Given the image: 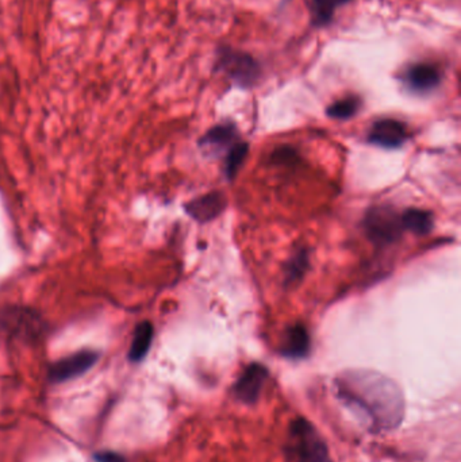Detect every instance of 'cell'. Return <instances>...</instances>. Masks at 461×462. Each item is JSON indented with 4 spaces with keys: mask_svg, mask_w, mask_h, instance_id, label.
<instances>
[{
    "mask_svg": "<svg viewBox=\"0 0 461 462\" xmlns=\"http://www.w3.org/2000/svg\"><path fill=\"white\" fill-rule=\"evenodd\" d=\"M249 146L248 143H236L233 148L229 151L228 159H226V176L228 178L236 177L237 172L241 168L242 162H244L245 157H247Z\"/></svg>",
    "mask_w": 461,
    "mask_h": 462,
    "instance_id": "17",
    "label": "cell"
},
{
    "mask_svg": "<svg viewBox=\"0 0 461 462\" xmlns=\"http://www.w3.org/2000/svg\"><path fill=\"white\" fill-rule=\"evenodd\" d=\"M407 88L417 94H428L441 83V72L436 65L429 62H418L407 68L403 76Z\"/></svg>",
    "mask_w": 461,
    "mask_h": 462,
    "instance_id": "8",
    "label": "cell"
},
{
    "mask_svg": "<svg viewBox=\"0 0 461 462\" xmlns=\"http://www.w3.org/2000/svg\"><path fill=\"white\" fill-rule=\"evenodd\" d=\"M337 385L339 396L358 408L375 429H396L403 421V394L390 378L368 370H353L339 377Z\"/></svg>",
    "mask_w": 461,
    "mask_h": 462,
    "instance_id": "1",
    "label": "cell"
},
{
    "mask_svg": "<svg viewBox=\"0 0 461 462\" xmlns=\"http://www.w3.org/2000/svg\"><path fill=\"white\" fill-rule=\"evenodd\" d=\"M217 68L236 86L250 88L261 76V67L255 57L245 51L222 46L218 50Z\"/></svg>",
    "mask_w": 461,
    "mask_h": 462,
    "instance_id": "3",
    "label": "cell"
},
{
    "mask_svg": "<svg viewBox=\"0 0 461 462\" xmlns=\"http://www.w3.org/2000/svg\"><path fill=\"white\" fill-rule=\"evenodd\" d=\"M310 350V335L303 324L288 327L283 338L280 353L291 359L304 358Z\"/></svg>",
    "mask_w": 461,
    "mask_h": 462,
    "instance_id": "10",
    "label": "cell"
},
{
    "mask_svg": "<svg viewBox=\"0 0 461 462\" xmlns=\"http://www.w3.org/2000/svg\"><path fill=\"white\" fill-rule=\"evenodd\" d=\"M298 151L291 146H282L272 154V161L276 165H294L298 162Z\"/></svg>",
    "mask_w": 461,
    "mask_h": 462,
    "instance_id": "18",
    "label": "cell"
},
{
    "mask_svg": "<svg viewBox=\"0 0 461 462\" xmlns=\"http://www.w3.org/2000/svg\"><path fill=\"white\" fill-rule=\"evenodd\" d=\"M153 326L150 322H142L134 330L133 340H131V351H129V358L133 362L141 361L148 351L153 340Z\"/></svg>",
    "mask_w": 461,
    "mask_h": 462,
    "instance_id": "13",
    "label": "cell"
},
{
    "mask_svg": "<svg viewBox=\"0 0 461 462\" xmlns=\"http://www.w3.org/2000/svg\"><path fill=\"white\" fill-rule=\"evenodd\" d=\"M96 359H98V354L95 351L86 350L72 354L50 367V378L55 383L71 380L91 369L95 365Z\"/></svg>",
    "mask_w": 461,
    "mask_h": 462,
    "instance_id": "6",
    "label": "cell"
},
{
    "mask_svg": "<svg viewBox=\"0 0 461 462\" xmlns=\"http://www.w3.org/2000/svg\"><path fill=\"white\" fill-rule=\"evenodd\" d=\"M267 378L268 369L264 365L258 362L248 365L233 385L234 396L244 404H255L260 397Z\"/></svg>",
    "mask_w": 461,
    "mask_h": 462,
    "instance_id": "5",
    "label": "cell"
},
{
    "mask_svg": "<svg viewBox=\"0 0 461 462\" xmlns=\"http://www.w3.org/2000/svg\"><path fill=\"white\" fill-rule=\"evenodd\" d=\"M285 454L290 462H331L325 440L304 418H296L291 421Z\"/></svg>",
    "mask_w": 461,
    "mask_h": 462,
    "instance_id": "2",
    "label": "cell"
},
{
    "mask_svg": "<svg viewBox=\"0 0 461 462\" xmlns=\"http://www.w3.org/2000/svg\"><path fill=\"white\" fill-rule=\"evenodd\" d=\"M309 269V253L304 249L296 251L285 267V285L298 283Z\"/></svg>",
    "mask_w": 461,
    "mask_h": 462,
    "instance_id": "15",
    "label": "cell"
},
{
    "mask_svg": "<svg viewBox=\"0 0 461 462\" xmlns=\"http://www.w3.org/2000/svg\"><path fill=\"white\" fill-rule=\"evenodd\" d=\"M349 2L350 0H310L309 10L312 26H328L333 21L337 8Z\"/></svg>",
    "mask_w": 461,
    "mask_h": 462,
    "instance_id": "12",
    "label": "cell"
},
{
    "mask_svg": "<svg viewBox=\"0 0 461 462\" xmlns=\"http://www.w3.org/2000/svg\"><path fill=\"white\" fill-rule=\"evenodd\" d=\"M361 107V100L360 97L357 96H349L345 97V99L337 100L333 104L329 105L328 116L333 119H345L352 118L357 113V111L360 110Z\"/></svg>",
    "mask_w": 461,
    "mask_h": 462,
    "instance_id": "16",
    "label": "cell"
},
{
    "mask_svg": "<svg viewBox=\"0 0 461 462\" xmlns=\"http://www.w3.org/2000/svg\"><path fill=\"white\" fill-rule=\"evenodd\" d=\"M225 207V195L221 192H210V194L196 197L193 202L185 204V211L196 221L210 222L221 215Z\"/></svg>",
    "mask_w": 461,
    "mask_h": 462,
    "instance_id": "9",
    "label": "cell"
},
{
    "mask_svg": "<svg viewBox=\"0 0 461 462\" xmlns=\"http://www.w3.org/2000/svg\"><path fill=\"white\" fill-rule=\"evenodd\" d=\"M237 138L239 134H237L236 126L231 123H222L210 129L202 138L201 145L203 148L222 149L223 146L234 143Z\"/></svg>",
    "mask_w": 461,
    "mask_h": 462,
    "instance_id": "14",
    "label": "cell"
},
{
    "mask_svg": "<svg viewBox=\"0 0 461 462\" xmlns=\"http://www.w3.org/2000/svg\"><path fill=\"white\" fill-rule=\"evenodd\" d=\"M402 226L407 231L417 235H426L431 231L434 226V219L431 213L418 208H410L401 215Z\"/></svg>",
    "mask_w": 461,
    "mask_h": 462,
    "instance_id": "11",
    "label": "cell"
},
{
    "mask_svg": "<svg viewBox=\"0 0 461 462\" xmlns=\"http://www.w3.org/2000/svg\"><path fill=\"white\" fill-rule=\"evenodd\" d=\"M364 229L372 242L384 246L399 240L403 226L401 216L393 208L382 205L368 211L364 219Z\"/></svg>",
    "mask_w": 461,
    "mask_h": 462,
    "instance_id": "4",
    "label": "cell"
},
{
    "mask_svg": "<svg viewBox=\"0 0 461 462\" xmlns=\"http://www.w3.org/2000/svg\"><path fill=\"white\" fill-rule=\"evenodd\" d=\"M409 138L406 124L396 119H380L372 124L368 140L380 148H401Z\"/></svg>",
    "mask_w": 461,
    "mask_h": 462,
    "instance_id": "7",
    "label": "cell"
},
{
    "mask_svg": "<svg viewBox=\"0 0 461 462\" xmlns=\"http://www.w3.org/2000/svg\"><path fill=\"white\" fill-rule=\"evenodd\" d=\"M98 462H123L122 457L115 453H101L96 456Z\"/></svg>",
    "mask_w": 461,
    "mask_h": 462,
    "instance_id": "19",
    "label": "cell"
}]
</instances>
